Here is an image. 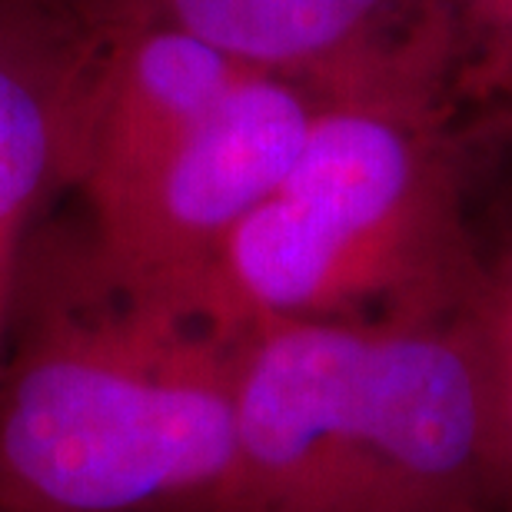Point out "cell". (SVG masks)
I'll use <instances>...</instances> for the list:
<instances>
[{
	"label": "cell",
	"instance_id": "8992f818",
	"mask_svg": "<svg viewBox=\"0 0 512 512\" xmlns=\"http://www.w3.org/2000/svg\"><path fill=\"white\" fill-rule=\"evenodd\" d=\"M84 60V30L0 0V240L27 237L50 190L70 187Z\"/></svg>",
	"mask_w": 512,
	"mask_h": 512
},
{
	"label": "cell",
	"instance_id": "7a4b0ae2",
	"mask_svg": "<svg viewBox=\"0 0 512 512\" xmlns=\"http://www.w3.org/2000/svg\"><path fill=\"white\" fill-rule=\"evenodd\" d=\"M506 503L463 316L280 320L237 340L233 449L200 512H493Z\"/></svg>",
	"mask_w": 512,
	"mask_h": 512
},
{
	"label": "cell",
	"instance_id": "8fae6325",
	"mask_svg": "<svg viewBox=\"0 0 512 512\" xmlns=\"http://www.w3.org/2000/svg\"><path fill=\"white\" fill-rule=\"evenodd\" d=\"M27 237L0 240V360H4L7 330H10V310H14V286H17V266L20 250H24Z\"/></svg>",
	"mask_w": 512,
	"mask_h": 512
},
{
	"label": "cell",
	"instance_id": "9c48e42d",
	"mask_svg": "<svg viewBox=\"0 0 512 512\" xmlns=\"http://www.w3.org/2000/svg\"><path fill=\"white\" fill-rule=\"evenodd\" d=\"M463 313L483 326L512 333V243L493 263L479 266L476 286L466 296Z\"/></svg>",
	"mask_w": 512,
	"mask_h": 512
},
{
	"label": "cell",
	"instance_id": "5b68a950",
	"mask_svg": "<svg viewBox=\"0 0 512 512\" xmlns=\"http://www.w3.org/2000/svg\"><path fill=\"white\" fill-rule=\"evenodd\" d=\"M120 14L163 20L313 104L439 107L453 84L446 0H110L94 24Z\"/></svg>",
	"mask_w": 512,
	"mask_h": 512
},
{
	"label": "cell",
	"instance_id": "52a82bcc",
	"mask_svg": "<svg viewBox=\"0 0 512 512\" xmlns=\"http://www.w3.org/2000/svg\"><path fill=\"white\" fill-rule=\"evenodd\" d=\"M456 40L453 84L499 97L512 124V0H446Z\"/></svg>",
	"mask_w": 512,
	"mask_h": 512
},
{
	"label": "cell",
	"instance_id": "30bf717a",
	"mask_svg": "<svg viewBox=\"0 0 512 512\" xmlns=\"http://www.w3.org/2000/svg\"><path fill=\"white\" fill-rule=\"evenodd\" d=\"M7 4L24 7V10H30V14L54 20V24L87 30L100 14H104V7L110 4V0H7Z\"/></svg>",
	"mask_w": 512,
	"mask_h": 512
},
{
	"label": "cell",
	"instance_id": "6da1fadb",
	"mask_svg": "<svg viewBox=\"0 0 512 512\" xmlns=\"http://www.w3.org/2000/svg\"><path fill=\"white\" fill-rule=\"evenodd\" d=\"M233 406L237 340L124 286L84 233L20 250L0 512H200L227 469Z\"/></svg>",
	"mask_w": 512,
	"mask_h": 512
},
{
	"label": "cell",
	"instance_id": "ba28073f",
	"mask_svg": "<svg viewBox=\"0 0 512 512\" xmlns=\"http://www.w3.org/2000/svg\"><path fill=\"white\" fill-rule=\"evenodd\" d=\"M476 346L479 373H483L489 439H493L496 469L503 476L506 499H512V333L483 326L459 310Z\"/></svg>",
	"mask_w": 512,
	"mask_h": 512
},
{
	"label": "cell",
	"instance_id": "7c38bea8",
	"mask_svg": "<svg viewBox=\"0 0 512 512\" xmlns=\"http://www.w3.org/2000/svg\"><path fill=\"white\" fill-rule=\"evenodd\" d=\"M493 512H512V499H506V503L499 506V509H493Z\"/></svg>",
	"mask_w": 512,
	"mask_h": 512
},
{
	"label": "cell",
	"instance_id": "277c9868",
	"mask_svg": "<svg viewBox=\"0 0 512 512\" xmlns=\"http://www.w3.org/2000/svg\"><path fill=\"white\" fill-rule=\"evenodd\" d=\"M479 266L443 110L316 104L290 170L220 247L197 316L230 340L280 320H446Z\"/></svg>",
	"mask_w": 512,
	"mask_h": 512
},
{
	"label": "cell",
	"instance_id": "3957f363",
	"mask_svg": "<svg viewBox=\"0 0 512 512\" xmlns=\"http://www.w3.org/2000/svg\"><path fill=\"white\" fill-rule=\"evenodd\" d=\"M70 187L110 276L197 316L233 227L303 147L313 100L150 17L84 30Z\"/></svg>",
	"mask_w": 512,
	"mask_h": 512
}]
</instances>
